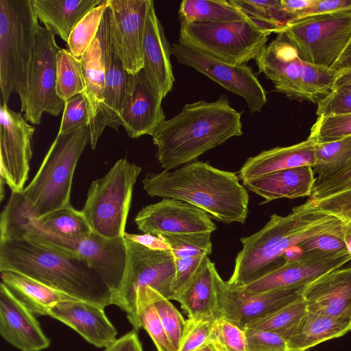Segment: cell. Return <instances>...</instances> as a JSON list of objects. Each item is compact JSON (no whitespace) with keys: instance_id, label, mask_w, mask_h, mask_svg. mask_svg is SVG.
<instances>
[{"instance_id":"50","label":"cell","mask_w":351,"mask_h":351,"mask_svg":"<svg viewBox=\"0 0 351 351\" xmlns=\"http://www.w3.org/2000/svg\"><path fill=\"white\" fill-rule=\"evenodd\" d=\"M204 256L175 258V275L171 284L173 300H178Z\"/></svg>"},{"instance_id":"41","label":"cell","mask_w":351,"mask_h":351,"mask_svg":"<svg viewBox=\"0 0 351 351\" xmlns=\"http://www.w3.org/2000/svg\"><path fill=\"white\" fill-rule=\"evenodd\" d=\"M108 6V0H103L74 27L66 43L69 51L73 56L80 59L89 48L97 34L103 14Z\"/></svg>"},{"instance_id":"31","label":"cell","mask_w":351,"mask_h":351,"mask_svg":"<svg viewBox=\"0 0 351 351\" xmlns=\"http://www.w3.org/2000/svg\"><path fill=\"white\" fill-rule=\"evenodd\" d=\"M351 319L332 317L306 311L287 342L289 351H305L350 330Z\"/></svg>"},{"instance_id":"43","label":"cell","mask_w":351,"mask_h":351,"mask_svg":"<svg viewBox=\"0 0 351 351\" xmlns=\"http://www.w3.org/2000/svg\"><path fill=\"white\" fill-rule=\"evenodd\" d=\"M351 135V114L317 117L308 138L315 143L331 142Z\"/></svg>"},{"instance_id":"52","label":"cell","mask_w":351,"mask_h":351,"mask_svg":"<svg viewBox=\"0 0 351 351\" xmlns=\"http://www.w3.org/2000/svg\"><path fill=\"white\" fill-rule=\"evenodd\" d=\"M319 208L322 211L335 216L341 221L344 240L347 250L351 256V211L329 200L322 202Z\"/></svg>"},{"instance_id":"37","label":"cell","mask_w":351,"mask_h":351,"mask_svg":"<svg viewBox=\"0 0 351 351\" xmlns=\"http://www.w3.org/2000/svg\"><path fill=\"white\" fill-rule=\"evenodd\" d=\"M245 14L269 36L279 34L291 21L280 1L231 0Z\"/></svg>"},{"instance_id":"29","label":"cell","mask_w":351,"mask_h":351,"mask_svg":"<svg viewBox=\"0 0 351 351\" xmlns=\"http://www.w3.org/2000/svg\"><path fill=\"white\" fill-rule=\"evenodd\" d=\"M103 0H32L45 27L66 43L80 21Z\"/></svg>"},{"instance_id":"22","label":"cell","mask_w":351,"mask_h":351,"mask_svg":"<svg viewBox=\"0 0 351 351\" xmlns=\"http://www.w3.org/2000/svg\"><path fill=\"white\" fill-rule=\"evenodd\" d=\"M0 334L21 351H41L50 346L34 315L2 282L0 285Z\"/></svg>"},{"instance_id":"32","label":"cell","mask_w":351,"mask_h":351,"mask_svg":"<svg viewBox=\"0 0 351 351\" xmlns=\"http://www.w3.org/2000/svg\"><path fill=\"white\" fill-rule=\"evenodd\" d=\"M132 76L133 75L129 73L123 67L112 43L106 73L102 114L99 125L101 134L107 126L118 131L117 120L128 93Z\"/></svg>"},{"instance_id":"13","label":"cell","mask_w":351,"mask_h":351,"mask_svg":"<svg viewBox=\"0 0 351 351\" xmlns=\"http://www.w3.org/2000/svg\"><path fill=\"white\" fill-rule=\"evenodd\" d=\"M61 49L55 34L40 25L26 88L20 97L21 112H25L24 119L32 124L40 125L44 112L58 116L64 110L65 101L56 91L57 55Z\"/></svg>"},{"instance_id":"1","label":"cell","mask_w":351,"mask_h":351,"mask_svg":"<svg viewBox=\"0 0 351 351\" xmlns=\"http://www.w3.org/2000/svg\"><path fill=\"white\" fill-rule=\"evenodd\" d=\"M241 112L226 95L208 102L186 104L172 118L162 121L151 135L156 158L165 171L195 161L207 151L243 134Z\"/></svg>"},{"instance_id":"62","label":"cell","mask_w":351,"mask_h":351,"mask_svg":"<svg viewBox=\"0 0 351 351\" xmlns=\"http://www.w3.org/2000/svg\"><path fill=\"white\" fill-rule=\"evenodd\" d=\"M350 330H351V325H350Z\"/></svg>"},{"instance_id":"11","label":"cell","mask_w":351,"mask_h":351,"mask_svg":"<svg viewBox=\"0 0 351 351\" xmlns=\"http://www.w3.org/2000/svg\"><path fill=\"white\" fill-rule=\"evenodd\" d=\"M281 32L304 61L332 69L351 40V10L293 20Z\"/></svg>"},{"instance_id":"18","label":"cell","mask_w":351,"mask_h":351,"mask_svg":"<svg viewBox=\"0 0 351 351\" xmlns=\"http://www.w3.org/2000/svg\"><path fill=\"white\" fill-rule=\"evenodd\" d=\"M134 221L141 232L154 236L212 233L217 228L204 210L169 198L145 206L137 213Z\"/></svg>"},{"instance_id":"21","label":"cell","mask_w":351,"mask_h":351,"mask_svg":"<svg viewBox=\"0 0 351 351\" xmlns=\"http://www.w3.org/2000/svg\"><path fill=\"white\" fill-rule=\"evenodd\" d=\"M163 97L141 69L133 75L130 87L117 120L130 138L152 135L164 121Z\"/></svg>"},{"instance_id":"27","label":"cell","mask_w":351,"mask_h":351,"mask_svg":"<svg viewBox=\"0 0 351 351\" xmlns=\"http://www.w3.org/2000/svg\"><path fill=\"white\" fill-rule=\"evenodd\" d=\"M219 276L215 263L205 255L178 300L188 317L213 321L219 318L217 300Z\"/></svg>"},{"instance_id":"34","label":"cell","mask_w":351,"mask_h":351,"mask_svg":"<svg viewBox=\"0 0 351 351\" xmlns=\"http://www.w3.org/2000/svg\"><path fill=\"white\" fill-rule=\"evenodd\" d=\"M153 288L143 287L136 293V316L138 330L143 328L150 336L158 351H176L169 341L156 308Z\"/></svg>"},{"instance_id":"42","label":"cell","mask_w":351,"mask_h":351,"mask_svg":"<svg viewBox=\"0 0 351 351\" xmlns=\"http://www.w3.org/2000/svg\"><path fill=\"white\" fill-rule=\"evenodd\" d=\"M211 233L170 234L157 236L167 244L174 258L209 255L212 252Z\"/></svg>"},{"instance_id":"26","label":"cell","mask_w":351,"mask_h":351,"mask_svg":"<svg viewBox=\"0 0 351 351\" xmlns=\"http://www.w3.org/2000/svg\"><path fill=\"white\" fill-rule=\"evenodd\" d=\"M315 182L313 167L305 165L267 173L243 182V185L266 203L280 198L311 196Z\"/></svg>"},{"instance_id":"12","label":"cell","mask_w":351,"mask_h":351,"mask_svg":"<svg viewBox=\"0 0 351 351\" xmlns=\"http://www.w3.org/2000/svg\"><path fill=\"white\" fill-rule=\"evenodd\" d=\"M125 239L127 266L121 287L113 295L112 304L126 313L134 330L138 331L135 306L137 290L148 286L168 300H173L171 284L175 275V258L170 250H152Z\"/></svg>"},{"instance_id":"19","label":"cell","mask_w":351,"mask_h":351,"mask_svg":"<svg viewBox=\"0 0 351 351\" xmlns=\"http://www.w3.org/2000/svg\"><path fill=\"white\" fill-rule=\"evenodd\" d=\"M150 0H108L112 39L125 69L134 75L143 69V38Z\"/></svg>"},{"instance_id":"48","label":"cell","mask_w":351,"mask_h":351,"mask_svg":"<svg viewBox=\"0 0 351 351\" xmlns=\"http://www.w3.org/2000/svg\"><path fill=\"white\" fill-rule=\"evenodd\" d=\"M244 330L247 351H289L287 342L275 332L248 328Z\"/></svg>"},{"instance_id":"25","label":"cell","mask_w":351,"mask_h":351,"mask_svg":"<svg viewBox=\"0 0 351 351\" xmlns=\"http://www.w3.org/2000/svg\"><path fill=\"white\" fill-rule=\"evenodd\" d=\"M171 47L150 0L143 38V70L152 84L165 98L171 90L175 78L170 60Z\"/></svg>"},{"instance_id":"8","label":"cell","mask_w":351,"mask_h":351,"mask_svg":"<svg viewBox=\"0 0 351 351\" xmlns=\"http://www.w3.org/2000/svg\"><path fill=\"white\" fill-rule=\"evenodd\" d=\"M255 61L259 72L273 82L276 90L289 99L317 104L333 90L337 73L304 61L282 32Z\"/></svg>"},{"instance_id":"38","label":"cell","mask_w":351,"mask_h":351,"mask_svg":"<svg viewBox=\"0 0 351 351\" xmlns=\"http://www.w3.org/2000/svg\"><path fill=\"white\" fill-rule=\"evenodd\" d=\"M351 160V135L331 142L315 144L313 169L316 181L339 171Z\"/></svg>"},{"instance_id":"60","label":"cell","mask_w":351,"mask_h":351,"mask_svg":"<svg viewBox=\"0 0 351 351\" xmlns=\"http://www.w3.org/2000/svg\"><path fill=\"white\" fill-rule=\"evenodd\" d=\"M195 351H217V350L210 343H208V344L204 346L203 347H202Z\"/></svg>"},{"instance_id":"5","label":"cell","mask_w":351,"mask_h":351,"mask_svg":"<svg viewBox=\"0 0 351 351\" xmlns=\"http://www.w3.org/2000/svg\"><path fill=\"white\" fill-rule=\"evenodd\" d=\"M88 143V125L58 134L32 180L21 193H12L7 205L21 217L34 219L71 206L75 169Z\"/></svg>"},{"instance_id":"59","label":"cell","mask_w":351,"mask_h":351,"mask_svg":"<svg viewBox=\"0 0 351 351\" xmlns=\"http://www.w3.org/2000/svg\"><path fill=\"white\" fill-rule=\"evenodd\" d=\"M328 196L351 211V186Z\"/></svg>"},{"instance_id":"54","label":"cell","mask_w":351,"mask_h":351,"mask_svg":"<svg viewBox=\"0 0 351 351\" xmlns=\"http://www.w3.org/2000/svg\"><path fill=\"white\" fill-rule=\"evenodd\" d=\"M104 351H143L137 331L133 330L105 348Z\"/></svg>"},{"instance_id":"2","label":"cell","mask_w":351,"mask_h":351,"mask_svg":"<svg viewBox=\"0 0 351 351\" xmlns=\"http://www.w3.org/2000/svg\"><path fill=\"white\" fill-rule=\"evenodd\" d=\"M341 223L337 217L318 209L311 199L287 215H271L260 230L240 239L243 247L227 282L242 287L264 277L285 263L288 250Z\"/></svg>"},{"instance_id":"30","label":"cell","mask_w":351,"mask_h":351,"mask_svg":"<svg viewBox=\"0 0 351 351\" xmlns=\"http://www.w3.org/2000/svg\"><path fill=\"white\" fill-rule=\"evenodd\" d=\"M0 272L1 282L34 315H49V310L59 302L75 299L20 273Z\"/></svg>"},{"instance_id":"4","label":"cell","mask_w":351,"mask_h":351,"mask_svg":"<svg viewBox=\"0 0 351 351\" xmlns=\"http://www.w3.org/2000/svg\"><path fill=\"white\" fill-rule=\"evenodd\" d=\"M2 271L20 273L81 301L104 308L112 304V291L88 263L28 239L0 240Z\"/></svg>"},{"instance_id":"57","label":"cell","mask_w":351,"mask_h":351,"mask_svg":"<svg viewBox=\"0 0 351 351\" xmlns=\"http://www.w3.org/2000/svg\"><path fill=\"white\" fill-rule=\"evenodd\" d=\"M348 69H351V40L332 68L337 73Z\"/></svg>"},{"instance_id":"17","label":"cell","mask_w":351,"mask_h":351,"mask_svg":"<svg viewBox=\"0 0 351 351\" xmlns=\"http://www.w3.org/2000/svg\"><path fill=\"white\" fill-rule=\"evenodd\" d=\"M305 286L249 294L219 276L217 287L219 316L244 329L250 322L302 298Z\"/></svg>"},{"instance_id":"24","label":"cell","mask_w":351,"mask_h":351,"mask_svg":"<svg viewBox=\"0 0 351 351\" xmlns=\"http://www.w3.org/2000/svg\"><path fill=\"white\" fill-rule=\"evenodd\" d=\"M302 296L308 311L351 319V267L322 276L305 286Z\"/></svg>"},{"instance_id":"39","label":"cell","mask_w":351,"mask_h":351,"mask_svg":"<svg viewBox=\"0 0 351 351\" xmlns=\"http://www.w3.org/2000/svg\"><path fill=\"white\" fill-rule=\"evenodd\" d=\"M342 226L343 223L330 230L315 235L288 250L284 256L285 263L300 259L305 256H333L348 252Z\"/></svg>"},{"instance_id":"23","label":"cell","mask_w":351,"mask_h":351,"mask_svg":"<svg viewBox=\"0 0 351 351\" xmlns=\"http://www.w3.org/2000/svg\"><path fill=\"white\" fill-rule=\"evenodd\" d=\"M49 316L69 326L97 348H106L117 339V330L102 306L76 299L66 300L54 305Z\"/></svg>"},{"instance_id":"28","label":"cell","mask_w":351,"mask_h":351,"mask_svg":"<svg viewBox=\"0 0 351 351\" xmlns=\"http://www.w3.org/2000/svg\"><path fill=\"white\" fill-rule=\"evenodd\" d=\"M315 143L308 138L293 145L277 147L250 157L239 171L242 182L275 171L301 166H313Z\"/></svg>"},{"instance_id":"61","label":"cell","mask_w":351,"mask_h":351,"mask_svg":"<svg viewBox=\"0 0 351 351\" xmlns=\"http://www.w3.org/2000/svg\"><path fill=\"white\" fill-rule=\"evenodd\" d=\"M0 180H1L0 181V182H1V194L0 195H1V201H2L3 199V196H4V194H3V191H4L3 186H4V184H5V182L4 180L2 178H0Z\"/></svg>"},{"instance_id":"45","label":"cell","mask_w":351,"mask_h":351,"mask_svg":"<svg viewBox=\"0 0 351 351\" xmlns=\"http://www.w3.org/2000/svg\"><path fill=\"white\" fill-rule=\"evenodd\" d=\"M152 293L154 304L164 330L169 341L178 351L186 320L169 300L154 289H152Z\"/></svg>"},{"instance_id":"40","label":"cell","mask_w":351,"mask_h":351,"mask_svg":"<svg viewBox=\"0 0 351 351\" xmlns=\"http://www.w3.org/2000/svg\"><path fill=\"white\" fill-rule=\"evenodd\" d=\"M86 82L80 59L66 49H61L57 55L56 91L64 101L86 92Z\"/></svg>"},{"instance_id":"49","label":"cell","mask_w":351,"mask_h":351,"mask_svg":"<svg viewBox=\"0 0 351 351\" xmlns=\"http://www.w3.org/2000/svg\"><path fill=\"white\" fill-rule=\"evenodd\" d=\"M351 186V160L338 172L316 181L310 199L316 200Z\"/></svg>"},{"instance_id":"14","label":"cell","mask_w":351,"mask_h":351,"mask_svg":"<svg viewBox=\"0 0 351 351\" xmlns=\"http://www.w3.org/2000/svg\"><path fill=\"white\" fill-rule=\"evenodd\" d=\"M171 54L177 61L190 66L246 101L251 113L261 112L267 102V92L251 67L226 62L175 43Z\"/></svg>"},{"instance_id":"7","label":"cell","mask_w":351,"mask_h":351,"mask_svg":"<svg viewBox=\"0 0 351 351\" xmlns=\"http://www.w3.org/2000/svg\"><path fill=\"white\" fill-rule=\"evenodd\" d=\"M40 24L32 0H0V88L2 103L27 86Z\"/></svg>"},{"instance_id":"47","label":"cell","mask_w":351,"mask_h":351,"mask_svg":"<svg viewBox=\"0 0 351 351\" xmlns=\"http://www.w3.org/2000/svg\"><path fill=\"white\" fill-rule=\"evenodd\" d=\"M86 125L89 126V115L86 97L83 94H78L65 101L58 134L69 133Z\"/></svg>"},{"instance_id":"51","label":"cell","mask_w":351,"mask_h":351,"mask_svg":"<svg viewBox=\"0 0 351 351\" xmlns=\"http://www.w3.org/2000/svg\"><path fill=\"white\" fill-rule=\"evenodd\" d=\"M317 117L351 114V91L333 90L317 104Z\"/></svg>"},{"instance_id":"35","label":"cell","mask_w":351,"mask_h":351,"mask_svg":"<svg viewBox=\"0 0 351 351\" xmlns=\"http://www.w3.org/2000/svg\"><path fill=\"white\" fill-rule=\"evenodd\" d=\"M25 219L38 228L59 236L75 237L92 232L82 212L75 209L71 205L59 208L38 219Z\"/></svg>"},{"instance_id":"3","label":"cell","mask_w":351,"mask_h":351,"mask_svg":"<svg viewBox=\"0 0 351 351\" xmlns=\"http://www.w3.org/2000/svg\"><path fill=\"white\" fill-rule=\"evenodd\" d=\"M150 197L174 199L192 204L219 221L244 223L249 195L234 172L193 161L177 169L148 172L142 181Z\"/></svg>"},{"instance_id":"33","label":"cell","mask_w":351,"mask_h":351,"mask_svg":"<svg viewBox=\"0 0 351 351\" xmlns=\"http://www.w3.org/2000/svg\"><path fill=\"white\" fill-rule=\"evenodd\" d=\"M178 16L180 23H230L249 19L231 0H184Z\"/></svg>"},{"instance_id":"44","label":"cell","mask_w":351,"mask_h":351,"mask_svg":"<svg viewBox=\"0 0 351 351\" xmlns=\"http://www.w3.org/2000/svg\"><path fill=\"white\" fill-rule=\"evenodd\" d=\"M209 343L217 351H247L245 330L223 317L215 321Z\"/></svg>"},{"instance_id":"16","label":"cell","mask_w":351,"mask_h":351,"mask_svg":"<svg viewBox=\"0 0 351 351\" xmlns=\"http://www.w3.org/2000/svg\"><path fill=\"white\" fill-rule=\"evenodd\" d=\"M112 46V12L108 6L103 14L96 37L80 58L86 86L84 96L89 115L90 144L93 149H95L101 135L99 125Z\"/></svg>"},{"instance_id":"15","label":"cell","mask_w":351,"mask_h":351,"mask_svg":"<svg viewBox=\"0 0 351 351\" xmlns=\"http://www.w3.org/2000/svg\"><path fill=\"white\" fill-rule=\"evenodd\" d=\"M35 128L5 103L0 106V175L12 193H21L28 179Z\"/></svg>"},{"instance_id":"9","label":"cell","mask_w":351,"mask_h":351,"mask_svg":"<svg viewBox=\"0 0 351 351\" xmlns=\"http://www.w3.org/2000/svg\"><path fill=\"white\" fill-rule=\"evenodd\" d=\"M141 170L121 158L92 182L81 210L92 232L108 239L124 237L133 188Z\"/></svg>"},{"instance_id":"36","label":"cell","mask_w":351,"mask_h":351,"mask_svg":"<svg viewBox=\"0 0 351 351\" xmlns=\"http://www.w3.org/2000/svg\"><path fill=\"white\" fill-rule=\"evenodd\" d=\"M306 311V306L302 297L266 316L250 322L245 328L273 332L288 342Z\"/></svg>"},{"instance_id":"6","label":"cell","mask_w":351,"mask_h":351,"mask_svg":"<svg viewBox=\"0 0 351 351\" xmlns=\"http://www.w3.org/2000/svg\"><path fill=\"white\" fill-rule=\"evenodd\" d=\"M0 233V240L23 237L85 261L113 295L121 287L128 260L124 237L108 239L93 232L75 237L56 235L34 226L8 205L1 214Z\"/></svg>"},{"instance_id":"53","label":"cell","mask_w":351,"mask_h":351,"mask_svg":"<svg viewBox=\"0 0 351 351\" xmlns=\"http://www.w3.org/2000/svg\"><path fill=\"white\" fill-rule=\"evenodd\" d=\"M348 10H351V0H316L311 8L304 11L301 18Z\"/></svg>"},{"instance_id":"58","label":"cell","mask_w":351,"mask_h":351,"mask_svg":"<svg viewBox=\"0 0 351 351\" xmlns=\"http://www.w3.org/2000/svg\"><path fill=\"white\" fill-rule=\"evenodd\" d=\"M333 89L351 91V69L337 73Z\"/></svg>"},{"instance_id":"10","label":"cell","mask_w":351,"mask_h":351,"mask_svg":"<svg viewBox=\"0 0 351 351\" xmlns=\"http://www.w3.org/2000/svg\"><path fill=\"white\" fill-rule=\"evenodd\" d=\"M269 35L251 19L230 23H180L178 43L226 62L256 60Z\"/></svg>"},{"instance_id":"46","label":"cell","mask_w":351,"mask_h":351,"mask_svg":"<svg viewBox=\"0 0 351 351\" xmlns=\"http://www.w3.org/2000/svg\"><path fill=\"white\" fill-rule=\"evenodd\" d=\"M215 321L188 317L178 351H195L210 342Z\"/></svg>"},{"instance_id":"56","label":"cell","mask_w":351,"mask_h":351,"mask_svg":"<svg viewBox=\"0 0 351 351\" xmlns=\"http://www.w3.org/2000/svg\"><path fill=\"white\" fill-rule=\"evenodd\" d=\"M124 238L129 241L139 243L149 249L158 250H170L167 244L157 236L147 234H138L125 232Z\"/></svg>"},{"instance_id":"55","label":"cell","mask_w":351,"mask_h":351,"mask_svg":"<svg viewBox=\"0 0 351 351\" xmlns=\"http://www.w3.org/2000/svg\"><path fill=\"white\" fill-rule=\"evenodd\" d=\"M315 2L316 0H280V5L291 21L300 19L304 11L311 8Z\"/></svg>"},{"instance_id":"20","label":"cell","mask_w":351,"mask_h":351,"mask_svg":"<svg viewBox=\"0 0 351 351\" xmlns=\"http://www.w3.org/2000/svg\"><path fill=\"white\" fill-rule=\"evenodd\" d=\"M351 261L349 252L333 256L309 255L286 262L264 277L242 287L249 294L306 285Z\"/></svg>"}]
</instances>
